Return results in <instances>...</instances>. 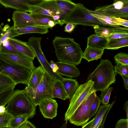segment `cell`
<instances>
[{"label":"cell","mask_w":128,"mask_h":128,"mask_svg":"<svg viewBox=\"0 0 128 128\" xmlns=\"http://www.w3.org/2000/svg\"><path fill=\"white\" fill-rule=\"evenodd\" d=\"M52 44L60 62L75 65L80 63L83 52L80 45L73 38L56 36Z\"/></svg>","instance_id":"cell-1"},{"label":"cell","mask_w":128,"mask_h":128,"mask_svg":"<svg viewBox=\"0 0 128 128\" xmlns=\"http://www.w3.org/2000/svg\"><path fill=\"white\" fill-rule=\"evenodd\" d=\"M114 66L108 59H101L95 70L90 74L86 80H91L94 82V88L96 92H102L109 88L116 81Z\"/></svg>","instance_id":"cell-2"},{"label":"cell","mask_w":128,"mask_h":128,"mask_svg":"<svg viewBox=\"0 0 128 128\" xmlns=\"http://www.w3.org/2000/svg\"><path fill=\"white\" fill-rule=\"evenodd\" d=\"M7 104L6 111L13 117L27 114L31 118L35 115L36 106L24 90H14Z\"/></svg>","instance_id":"cell-3"},{"label":"cell","mask_w":128,"mask_h":128,"mask_svg":"<svg viewBox=\"0 0 128 128\" xmlns=\"http://www.w3.org/2000/svg\"><path fill=\"white\" fill-rule=\"evenodd\" d=\"M80 3L76 4L72 10L63 20L64 24L71 23L94 27L96 26H108L100 22Z\"/></svg>","instance_id":"cell-4"},{"label":"cell","mask_w":128,"mask_h":128,"mask_svg":"<svg viewBox=\"0 0 128 128\" xmlns=\"http://www.w3.org/2000/svg\"><path fill=\"white\" fill-rule=\"evenodd\" d=\"M54 80L44 72L40 82L36 88L32 89L27 86L24 90L34 104L39 105L46 99H54L52 87Z\"/></svg>","instance_id":"cell-5"},{"label":"cell","mask_w":128,"mask_h":128,"mask_svg":"<svg viewBox=\"0 0 128 128\" xmlns=\"http://www.w3.org/2000/svg\"><path fill=\"white\" fill-rule=\"evenodd\" d=\"M94 82L91 80L79 86L70 99V104L64 116L67 122L80 105L94 92Z\"/></svg>","instance_id":"cell-6"},{"label":"cell","mask_w":128,"mask_h":128,"mask_svg":"<svg viewBox=\"0 0 128 128\" xmlns=\"http://www.w3.org/2000/svg\"><path fill=\"white\" fill-rule=\"evenodd\" d=\"M0 73L8 76L16 85L22 84L27 86L31 72L24 67L8 63L0 58Z\"/></svg>","instance_id":"cell-7"},{"label":"cell","mask_w":128,"mask_h":128,"mask_svg":"<svg viewBox=\"0 0 128 128\" xmlns=\"http://www.w3.org/2000/svg\"><path fill=\"white\" fill-rule=\"evenodd\" d=\"M41 37L34 36L30 38L26 42L28 45L34 53L41 66L45 72L54 80H58L62 81L64 78L57 72H53L49 63L46 60L42 50L40 42Z\"/></svg>","instance_id":"cell-8"},{"label":"cell","mask_w":128,"mask_h":128,"mask_svg":"<svg viewBox=\"0 0 128 128\" xmlns=\"http://www.w3.org/2000/svg\"><path fill=\"white\" fill-rule=\"evenodd\" d=\"M96 92H92L78 108L68 120L70 123L82 126L88 122L91 106L97 96Z\"/></svg>","instance_id":"cell-9"},{"label":"cell","mask_w":128,"mask_h":128,"mask_svg":"<svg viewBox=\"0 0 128 128\" xmlns=\"http://www.w3.org/2000/svg\"><path fill=\"white\" fill-rule=\"evenodd\" d=\"M112 4L96 8L95 12L115 18H128V0H115Z\"/></svg>","instance_id":"cell-10"},{"label":"cell","mask_w":128,"mask_h":128,"mask_svg":"<svg viewBox=\"0 0 128 128\" xmlns=\"http://www.w3.org/2000/svg\"><path fill=\"white\" fill-rule=\"evenodd\" d=\"M0 58L8 63L24 67L31 71L35 68L33 60L22 54L0 53Z\"/></svg>","instance_id":"cell-11"},{"label":"cell","mask_w":128,"mask_h":128,"mask_svg":"<svg viewBox=\"0 0 128 128\" xmlns=\"http://www.w3.org/2000/svg\"><path fill=\"white\" fill-rule=\"evenodd\" d=\"M29 12L43 14L51 16L59 14L56 0H42L37 5H29Z\"/></svg>","instance_id":"cell-12"},{"label":"cell","mask_w":128,"mask_h":128,"mask_svg":"<svg viewBox=\"0 0 128 128\" xmlns=\"http://www.w3.org/2000/svg\"><path fill=\"white\" fill-rule=\"evenodd\" d=\"M42 0H0V4L6 8L16 9V11L27 12L30 11L29 5H35Z\"/></svg>","instance_id":"cell-13"},{"label":"cell","mask_w":128,"mask_h":128,"mask_svg":"<svg viewBox=\"0 0 128 128\" xmlns=\"http://www.w3.org/2000/svg\"><path fill=\"white\" fill-rule=\"evenodd\" d=\"M12 19L14 29L31 25H40L34 20L30 14L27 12L15 11L12 14Z\"/></svg>","instance_id":"cell-14"},{"label":"cell","mask_w":128,"mask_h":128,"mask_svg":"<svg viewBox=\"0 0 128 128\" xmlns=\"http://www.w3.org/2000/svg\"><path fill=\"white\" fill-rule=\"evenodd\" d=\"M89 11L102 22L109 26L116 27L121 26L128 28V20L108 16L94 11L89 10Z\"/></svg>","instance_id":"cell-15"},{"label":"cell","mask_w":128,"mask_h":128,"mask_svg":"<svg viewBox=\"0 0 128 128\" xmlns=\"http://www.w3.org/2000/svg\"><path fill=\"white\" fill-rule=\"evenodd\" d=\"M39 106L40 110L44 118L52 119L57 116L58 105L55 100L51 98L46 99Z\"/></svg>","instance_id":"cell-16"},{"label":"cell","mask_w":128,"mask_h":128,"mask_svg":"<svg viewBox=\"0 0 128 128\" xmlns=\"http://www.w3.org/2000/svg\"><path fill=\"white\" fill-rule=\"evenodd\" d=\"M55 63L58 68L56 72L60 75L72 78L77 77L80 74V71L75 65L60 62Z\"/></svg>","instance_id":"cell-17"},{"label":"cell","mask_w":128,"mask_h":128,"mask_svg":"<svg viewBox=\"0 0 128 128\" xmlns=\"http://www.w3.org/2000/svg\"><path fill=\"white\" fill-rule=\"evenodd\" d=\"M58 10L60 16V25L64 24L63 20L72 10L76 4L69 0H56Z\"/></svg>","instance_id":"cell-18"},{"label":"cell","mask_w":128,"mask_h":128,"mask_svg":"<svg viewBox=\"0 0 128 128\" xmlns=\"http://www.w3.org/2000/svg\"><path fill=\"white\" fill-rule=\"evenodd\" d=\"M9 42L21 54L34 60L36 57L34 52L26 42L14 38L8 39Z\"/></svg>","instance_id":"cell-19"},{"label":"cell","mask_w":128,"mask_h":128,"mask_svg":"<svg viewBox=\"0 0 128 128\" xmlns=\"http://www.w3.org/2000/svg\"><path fill=\"white\" fill-rule=\"evenodd\" d=\"M93 28L95 34L105 38L115 33L128 32V27H122L120 26L116 27L109 28L97 25Z\"/></svg>","instance_id":"cell-20"},{"label":"cell","mask_w":128,"mask_h":128,"mask_svg":"<svg viewBox=\"0 0 128 128\" xmlns=\"http://www.w3.org/2000/svg\"><path fill=\"white\" fill-rule=\"evenodd\" d=\"M27 87L33 89L36 88L40 82L44 71L41 66L35 67L31 71Z\"/></svg>","instance_id":"cell-21"},{"label":"cell","mask_w":128,"mask_h":128,"mask_svg":"<svg viewBox=\"0 0 128 128\" xmlns=\"http://www.w3.org/2000/svg\"><path fill=\"white\" fill-rule=\"evenodd\" d=\"M108 42L106 38L93 34L88 38L87 46L104 50L106 48Z\"/></svg>","instance_id":"cell-22"},{"label":"cell","mask_w":128,"mask_h":128,"mask_svg":"<svg viewBox=\"0 0 128 128\" xmlns=\"http://www.w3.org/2000/svg\"><path fill=\"white\" fill-rule=\"evenodd\" d=\"M48 28L40 25H31L20 28L14 29L18 36L30 33H38L42 34L48 32Z\"/></svg>","instance_id":"cell-23"},{"label":"cell","mask_w":128,"mask_h":128,"mask_svg":"<svg viewBox=\"0 0 128 128\" xmlns=\"http://www.w3.org/2000/svg\"><path fill=\"white\" fill-rule=\"evenodd\" d=\"M68 98L70 99L78 88L79 84L76 79L64 78L62 81Z\"/></svg>","instance_id":"cell-24"},{"label":"cell","mask_w":128,"mask_h":128,"mask_svg":"<svg viewBox=\"0 0 128 128\" xmlns=\"http://www.w3.org/2000/svg\"><path fill=\"white\" fill-rule=\"evenodd\" d=\"M104 50L87 46L83 53L82 58L88 62L100 58Z\"/></svg>","instance_id":"cell-25"},{"label":"cell","mask_w":128,"mask_h":128,"mask_svg":"<svg viewBox=\"0 0 128 128\" xmlns=\"http://www.w3.org/2000/svg\"><path fill=\"white\" fill-rule=\"evenodd\" d=\"M52 93L54 98H58L64 100L68 98L62 81L58 80L54 81Z\"/></svg>","instance_id":"cell-26"},{"label":"cell","mask_w":128,"mask_h":128,"mask_svg":"<svg viewBox=\"0 0 128 128\" xmlns=\"http://www.w3.org/2000/svg\"><path fill=\"white\" fill-rule=\"evenodd\" d=\"M128 46V37L108 40L106 49L115 50Z\"/></svg>","instance_id":"cell-27"},{"label":"cell","mask_w":128,"mask_h":128,"mask_svg":"<svg viewBox=\"0 0 128 128\" xmlns=\"http://www.w3.org/2000/svg\"><path fill=\"white\" fill-rule=\"evenodd\" d=\"M114 101L110 104L100 106L98 111L95 116L92 128H94L96 125L102 120L105 114L109 109H110L115 102Z\"/></svg>","instance_id":"cell-28"},{"label":"cell","mask_w":128,"mask_h":128,"mask_svg":"<svg viewBox=\"0 0 128 128\" xmlns=\"http://www.w3.org/2000/svg\"><path fill=\"white\" fill-rule=\"evenodd\" d=\"M30 14L34 20L39 24L47 26L49 28H50L48 25V22L50 20L54 21L53 16L36 13H32Z\"/></svg>","instance_id":"cell-29"},{"label":"cell","mask_w":128,"mask_h":128,"mask_svg":"<svg viewBox=\"0 0 128 128\" xmlns=\"http://www.w3.org/2000/svg\"><path fill=\"white\" fill-rule=\"evenodd\" d=\"M16 84L8 76L0 73V93L12 87H15Z\"/></svg>","instance_id":"cell-30"},{"label":"cell","mask_w":128,"mask_h":128,"mask_svg":"<svg viewBox=\"0 0 128 128\" xmlns=\"http://www.w3.org/2000/svg\"><path fill=\"white\" fill-rule=\"evenodd\" d=\"M30 118L28 114L13 117L10 120L8 126L10 128H18Z\"/></svg>","instance_id":"cell-31"},{"label":"cell","mask_w":128,"mask_h":128,"mask_svg":"<svg viewBox=\"0 0 128 128\" xmlns=\"http://www.w3.org/2000/svg\"><path fill=\"white\" fill-rule=\"evenodd\" d=\"M0 53L22 54L9 42L8 39L5 40L0 46Z\"/></svg>","instance_id":"cell-32"},{"label":"cell","mask_w":128,"mask_h":128,"mask_svg":"<svg viewBox=\"0 0 128 128\" xmlns=\"http://www.w3.org/2000/svg\"><path fill=\"white\" fill-rule=\"evenodd\" d=\"M15 87L10 88L0 93V106H5L13 94Z\"/></svg>","instance_id":"cell-33"},{"label":"cell","mask_w":128,"mask_h":128,"mask_svg":"<svg viewBox=\"0 0 128 128\" xmlns=\"http://www.w3.org/2000/svg\"><path fill=\"white\" fill-rule=\"evenodd\" d=\"M114 59L116 64L128 66V54L127 53L120 52L114 56Z\"/></svg>","instance_id":"cell-34"},{"label":"cell","mask_w":128,"mask_h":128,"mask_svg":"<svg viewBox=\"0 0 128 128\" xmlns=\"http://www.w3.org/2000/svg\"><path fill=\"white\" fill-rule=\"evenodd\" d=\"M113 88L111 87L108 88L101 92L102 93L100 95V99L101 103L103 105L108 104L111 92Z\"/></svg>","instance_id":"cell-35"},{"label":"cell","mask_w":128,"mask_h":128,"mask_svg":"<svg viewBox=\"0 0 128 128\" xmlns=\"http://www.w3.org/2000/svg\"><path fill=\"white\" fill-rule=\"evenodd\" d=\"M13 117L6 111L3 114H0V128L8 126L10 120Z\"/></svg>","instance_id":"cell-36"},{"label":"cell","mask_w":128,"mask_h":128,"mask_svg":"<svg viewBox=\"0 0 128 128\" xmlns=\"http://www.w3.org/2000/svg\"><path fill=\"white\" fill-rule=\"evenodd\" d=\"M18 36L17 34L15 31L13 26L10 27L0 39V46L6 40Z\"/></svg>","instance_id":"cell-37"},{"label":"cell","mask_w":128,"mask_h":128,"mask_svg":"<svg viewBox=\"0 0 128 128\" xmlns=\"http://www.w3.org/2000/svg\"><path fill=\"white\" fill-rule=\"evenodd\" d=\"M101 103V102L100 98L96 96L91 107L89 116L90 119L96 114Z\"/></svg>","instance_id":"cell-38"},{"label":"cell","mask_w":128,"mask_h":128,"mask_svg":"<svg viewBox=\"0 0 128 128\" xmlns=\"http://www.w3.org/2000/svg\"><path fill=\"white\" fill-rule=\"evenodd\" d=\"M115 73L121 75H128V66L117 64L114 67Z\"/></svg>","instance_id":"cell-39"},{"label":"cell","mask_w":128,"mask_h":128,"mask_svg":"<svg viewBox=\"0 0 128 128\" xmlns=\"http://www.w3.org/2000/svg\"><path fill=\"white\" fill-rule=\"evenodd\" d=\"M127 37H128V32H124L114 34L105 38L108 40L111 39Z\"/></svg>","instance_id":"cell-40"},{"label":"cell","mask_w":128,"mask_h":128,"mask_svg":"<svg viewBox=\"0 0 128 128\" xmlns=\"http://www.w3.org/2000/svg\"><path fill=\"white\" fill-rule=\"evenodd\" d=\"M115 128H128V120L121 118L118 121Z\"/></svg>","instance_id":"cell-41"},{"label":"cell","mask_w":128,"mask_h":128,"mask_svg":"<svg viewBox=\"0 0 128 128\" xmlns=\"http://www.w3.org/2000/svg\"><path fill=\"white\" fill-rule=\"evenodd\" d=\"M76 25L74 24H67L64 27V31L69 33L71 32L74 30Z\"/></svg>","instance_id":"cell-42"},{"label":"cell","mask_w":128,"mask_h":128,"mask_svg":"<svg viewBox=\"0 0 128 128\" xmlns=\"http://www.w3.org/2000/svg\"><path fill=\"white\" fill-rule=\"evenodd\" d=\"M10 27V26L8 24H7L2 28L1 25L0 24V39Z\"/></svg>","instance_id":"cell-43"},{"label":"cell","mask_w":128,"mask_h":128,"mask_svg":"<svg viewBox=\"0 0 128 128\" xmlns=\"http://www.w3.org/2000/svg\"><path fill=\"white\" fill-rule=\"evenodd\" d=\"M50 64L53 72L54 73L57 72L58 68L56 64L53 60H51L50 62Z\"/></svg>","instance_id":"cell-44"},{"label":"cell","mask_w":128,"mask_h":128,"mask_svg":"<svg viewBox=\"0 0 128 128\" xmlns=\"http://www.w3.org/2000/svg\"><path fill=\"white\" fill-rule=\"evenodd\" d=\"M95 118L94 117L92 120L82 126L81 128H92Z\"/></svg>","instance_id":"cell-45"},{"label":"cell","mask_w":128,"mask_h":128,"mask_svg":"<svg viewBox=\"0 0 128 128\" xmlns=\"http://www.w3.org/2000/svg\"><path fill=\"white\" fill-rule=\"evenodd\" d=\"M124 82V86L125 89L128 90V75H121Z\"/></svg>","instance_id":"cell-46"},{"label":"cell","mask_w":128,"mask_h":128,"mask_svg":"<svg viewBox=\"0 0 128 128\" xmlns=\"http://www.w3.org/2000/svg\"><path fill=\"white\" fill-rule=\"evenodd\" d=\"M128 101L126 102L124 104L123 109L126 111V119L128 120Z\"/></svg>","instance_id":"cell-47"},{"label":"cell","mask_w":128,"mask_h":128,"mask_svg":"<svg viewBox=\"0 0 128 128\" xmlns=\"http://www.w3.org/2000/svg\"><path fill=\"white\" fill-rule=\"evenodd\" d=\"M48 25L50 28H52L54 27L57 24L54 21L52 20L49 21L48 23Z\"/></svg>","instance_id":"cell-48"},{"label":"cell","mask_w":128,"mask_h":128,"mask_svg":"<svg viewBox=\"0 0 128 128\" xmlns=\"http://www.w3.org/2000/svg\"><path fill=\"white\" fill-rule=\"evenodd\" d=\"M26 122L29 128H36L34 124L28 120L26 121Z\"/></svg>","instance_id":"cell-49"},{"label":"cell","mask_w":128,"mask_h":128,"mask_svg":"<svg viewBox=\"0 0 128 128\" xmlns=\"http://www.w3.org/2000/svg\"><path fill=\"white\" fill-rule=\"evenodd\" d=\"M4 106H0V114L4 113L6 111V108Z\"/></svg>","instance_id":"cell-50"},{"label":"cell","mask_w":128,"mask_h":128,"mask_svg":"<svg viewBox=\"0 0 128 128\" xmlns=\"http://www.w3.org/2000/svg\"><path fill=\"white\" fill-rule=\"evenodd\" d=\"M18 128H29L26 122Z\"/></svg>","instance_id":"cell-51"},{"label":"cell","mask_w":128,"mask_h":128,"mask_svg":"<svg viewBox=\"0 0 128 128\" xmlns=\"http://www.w3.org/2000/svg\"><path fill=\"white\" fill-rule=\"evenodd\" d=\"M67 124V122H66L59 128H66Z\"/></svg>","instance_id":"cell-52"},{"label":"cell","mask_w":128,"mask_h":128,"mask_svg":"<svg viewBox=\"0 0 128 128\" xmlns=\"http://www.w3.org/2000/svg\"><path fill=\"white\" fill-rule=\"evenodd\" d=\"M102 120H100V121L96 125V126L94 128H98L102 122Z\"/></svg>","instance_id":"cell-53"},{"label":"cell","mask_w":128,"mask_h":128,"mask_svg":"<svg viewBox=\"0 0 128 128\" xmlns=\"http://www.w3.org/2000/svg\"><path fill=\"white\" fill-rule=\"evenodd\" d=\"M10 128L8 126H7V127H5L2 128Z\"/></svg>","instance_id":"cell-54"},{"label":"cell","mask_w":128,"mask_h":128,"mask_svg":"<svg viewBox=\"0 0 128 128\" xmlns=\"http://www.w3.org/2000/svg\"><path fill=\"white\" fill-rule=\"evenodd\" d=\"M101 128V125L98 128Z\"/></svg>","instance_id":"cell-55"}]
</instances>
